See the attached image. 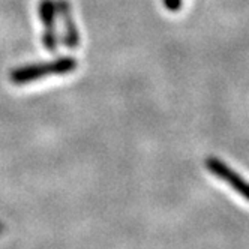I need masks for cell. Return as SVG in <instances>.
<instances>
[{"label":"cell","mask_w":249,"mask_h":249,"mask_svg":"<svg viewBox=\"0 0 249 249\" xmlns=\"http://www.w3.org/2000/svg\"><path fill=\"white\" fill-rule=\"evenodd\" d=\"M204 165L213 176H216L218 179L224 180L227 185H230L237 194H240L243 198L249 201V182H246L239 173H236L233 168H230L224 161H221L219 158L215 156L207 158L204 161Z\"/></svg>","instance_id":"obj_2"},{"label":"cell","mask_w":249,"mask_h":249,"mask_svg":"<svg viewBox=\"0 0 249 249\" xmlns=\"http://www.w3.org/2000/svg\"><path fill=\"white\" fill-rule=\"evenodd\" d=\"M162 3L170 12H179L183 5V0H162Z\"/></svg>","instance_id":"obj_5"},{"label":"cell","mask_w":249,"mask_h":249,"mask_svg":"<svg viewBox=\"0 0 249 249\" xmlns=\"http://www.w3.org/2000/svg\"><path fill=\"white\" fill-rule=\"evenodd\" d=\"M57 12L63 17V24H65V35H63V42L68 48H77L80 44V35L75 23L72 21L71 17V5L68 0H59L56 2Z\"/></svg>","instance_id":"obj_4"},{"label":"cell","mask_w":249,"mask_h":249,"mask_svg":"<svg viewBox=\"0 0 249 249\" xmlns=\"http://www.w3.org/2000/svg\"><path fill=\"white\" fill-rule=\"evenodd\" d=\"M77 66H78V62L74 57L65 56V57H59L56 60L47 62V63H33V65L17 68L9 74V80L14 84H27V83L41 80L44 77H48V75L69 74V72H72Z\"/></svg>","instance_id":"obj_1"},{"label":"cell","mask_w":249,"mask_h":249,"mask_svg":"<svg viewBox=\"0 0 249 249\" xmlns=\"http://www.w3.org/2000/svg\"><path fill=\"white\" fill-rule=\"evenodd\" d=\"M56 15H57L56 2H53V0H41L39 17H41V20L44 23V27H45L44 36H42V44L50 53H54L57 50Z\"/></svg>","instance_id":"obj_3"}]
</instances>
